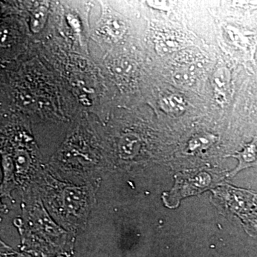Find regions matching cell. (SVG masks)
<instances>
[{
    "mask_svg": "<svg viewBox=\"0 0 257 257\" xmlns=\"http://www.w3.org/2000/svg\"><path fill=\"white\" fill-rule=\"evenodd\" d=\"M48 10V5L42 4L32 13L31 18L32 32L37 33V32L41 31L47 21Z\"/></svg>",
    "mask_w": 257,
    "mask_h": 257,
    "instance_id": "cell-2",
    "label": "cell"
},
{
    "mask_svg": "<svg viewBox=\"0 0 257 257\" xmlns=\"http://www.w3.org/2000/svg\"><path fill=\"white\" fill-rule=\"evenodd\" d=\"M107 27L113 35L119 36L123 31V25L118 21V20H110L107 24Z\"/></svg>",
    "mask_w": 257,
    "mask_h": 257,
    "instance_id": "cell-4",
    "label": "cell"
},
{
    "mask_svg": "<svg viewBox=\"0 0 257 257\" xmlns=\"http://www.w3.org/2000/svg\"><path fill=\"white\" fill-rule=\"evenodd\" d=\"M133 65L128 60L121 59L115 61L112 64V69L118 77H128L133 73Z\"/></svg>",
    "mask_w": 257,
    "mask_h": 257,
    "instance_id": "cell-3",
    "label": "cell"
},
{
    "mask_svg": "<svg viewBox=\"0 0 257 257\" xmlns=\"http://www.w3.org/2000/svg\"><path fill=\"white\" fill-rule=\"evenodd\" d=\"M233 157L239 160V165L233 172L234 175L239 171L248 167H257V136L251 143L245 145L242 151L233 155Z\"/></svg>",
    "mask_w": 257,
    "mask_h": 257,
    "instance_id": "cell-1",
    "label": "cell"
}]
</instances>
